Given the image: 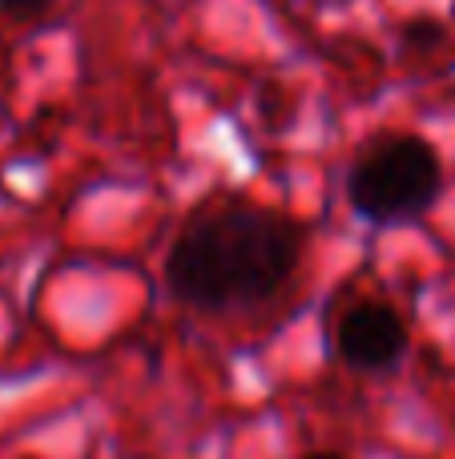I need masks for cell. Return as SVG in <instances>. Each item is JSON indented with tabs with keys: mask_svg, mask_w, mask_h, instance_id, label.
<instances>
[{
	"mask_svg": "<svg viewBox=\"0 0 455 459\" xmlns=\"http://www.w3.org/2000/svg\"><path fill=\"white\" fill-rule=\"evenodd\" d=\"M303 258V230L258 206H222L177 234L166 286L193 310H238L266 302Z\"/></svg>",
	"mask_w": 455,
	"mask_h": 459,
	"instance_id": "1",
	"label": "cell"
},
{
	"mask_svg": "<svg viewBox=\"0 0 455 459\" xmlns=\"http://www.w3.org/2000/svg\"><path fill=\"white\" fill-rule=\"evenodd\" d=\"M443 190L440 153L424 137H383L347 174V202L371 226H408L435 206Z\"/></svg>",
	"mask_w": 455,
	"mask_h": 459,
	"instance_id": "2",
	"label": "cell"
},
{
	"mask_svg": "<svg viewBox=\"0 0 455 459\" xmlns=\"http://www.w3.org/2000/svg\"><path fill=\"white\" fill-rule=\"evenodd\" d=\"M335 347L355 371H391L408 355V326L387 302H359L339 318Z\"/></svg>",
	"mask_w": 455,
	"mask_h": 459,
	"instance_id": "3",
	"label": "cell"
},
{
	"mask_svg": "<svg viewBox=\"0 0 455 459\" xmlns=\"http://www.w3.org/2000/svg\"><path fill=\"white\" fill-rule=\"evenodd\" d=\"M53 0H0L4 13H16V16H32V13H45Z\"/></svg>",
	"mask_w": 455,
	"mask_h": 459,
	"instance_id": "4",
	"label": "cell"
},
{
	"mask_svg": "<svg viewBox=\"0 0 455 459\" xmlns=\"http://www.w3.org/2000/svg\"><path fill=\"white\" fill-rule=\"evenodd\" d=\"M303 459H347V455H339V452H314V455H303Z\"/></svg>",
	"mask_w": 455,
	"mask_h": 459,
	"instance_id": "5",
	"label": "cell"
}]
</instances>
